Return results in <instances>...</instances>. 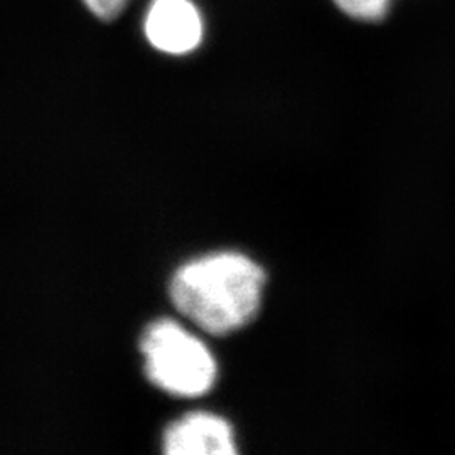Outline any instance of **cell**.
I'll list each match as a JSON object with an SVG mask.
<instances>
[{
    "instance_id": "6",
    "label": "cell",
    "mask_w": 455,
    "mask_h": 455,
    "mask_svg": "<svg viewBox=\"0 0 455 455\" xmlns=\"http://www.w3.org/2000/svg\"><path fill=\"white\" fill-rule=\"evenodd\" d=\"M92 14L101 20H114L125 9L127 0H83Z\"/></svg>"
},
{
    "instance_id": "3",
    "label": "cell",
    "mask_w": 455,
    "mask_h": 455,
    "mask_svg": "<svg viewBox=\"0 0 455 455\" xmlns=\"http://www.w3.org/2000/svg\"><path fill=\"white\" fill-rule=\"evenodd\" d=\"M164 455H238V447L233 428L223 417L196 411L165 430Z\"/></svg>"
},
{
    "instance_id": "1",
    "label": "cell",
    "mask_w": 455,
    "mask_h": 455,
    "mask_svg": "<svg viewBox=\"0 0 455 455\" xmlns=\"http://www.w3.org/2000/svg\"><path fill=\"white\" fill-rule=\"evenodd\" d=\"M265 272L238 251L188 261L171 280V299L204 332L227 336L250 324L261 307Z\"/></svg>"
},
{
    "instance_id": "2",
    "label": "cell",
    "mask_w": 455,
    "mask_h": 455,
    "mask_svg": "<svg viewBox=\"0 0 455 455\" xmlns=\"http://www.w3.org/2000/svg\"><path fill=\"white\" fill-rule=\"evenodd\" d=\"M147 378L164 393L180 398L203 396L218 378V364L210 347L184 325L159 319L140 339Z\"/></svg>"
},
{
    "instance_id": "4",
    "label": "cell",
    "mask_w": 455,
    "mask_h": 455,
    "mask_svg": "<svg viewBox=\"0 0 455 455\" xmlns=\"http://www.w3.org/2000/svg\"><path fill=\"white\" fill-rule=\"evenodd\" d=\"M150 44L167 54H188L203 39V20L189 0H154L146 17Z\"/></svg>"
},
{
    "instance_id": "5",
    "label": "cell",
    "mask_w": 455,
    "mask_h": 455,
    "mask_svg": "<svg viewBox=\"0 0 455 455\" xmlns=\"http://www.w3.org/2000/svg\"><path fill=\"white\" fill-rule=\"evenodd\" d=\"M347 16L361 20H381L390 11L391 0H334Z\"/></svg>"
}]
</instances>
